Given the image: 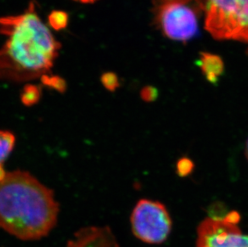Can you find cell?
<instances>
[{"mask_svg": "<svg viewBox=\"0 0 248 247\" xmlns=\"http://www.w3.org/2000/svg\"><path fill=\"white\" fill-rule=\"evenodd\" d=\"M7 172L5 171L4 168L2 165H0V182H2V180L4 179Z\"/></svg>", "mask_w": 248, "mask_h": 247, "instance_id": "16", "label": "cell"}, {"mask_svg": "<svg viewBox=\"0 0 248 247\" xmlns=\"http://www.w3.org/2000/svg\"><path fill=\"white\" fill-rule=\"evenodd\" d=\"M52 189L27 171L7 172L0 182V228L20 240H40L57 223Z\"/></svg>", "mask_w": 248, "mask_h": 247, "instance_id": "2", "label": "cell"}, {"mask_svg": "<svg viewBox=\"0 0 248 247\" xmlns=\"http://www.w3.org/2000/svg\"><path fill=\"white\" fill-rule=\"evenodd\" d=\"M41 96V90L40 88L35 85H28L24 87L21 93V100L24 105L27 106L37 104Z\"/></svg>", "mask_w": 248, "mask_h": 247, "instance_id": "10", "label": "cell"}, {"mask_svg": "<svg viewBox=\"0 0 248 247\" xmlns=\"http://www.w3.org/2000/svg\"><path fill=\"white\" fill-rule=\"evenodd\" d=\"M239 213L232 211L223 217H209L198 228L197 247H248V235L239 230Z\"/></svg>", "mask_w": 248, "mask_h": 247, "instance_id": "6", "label": "cell"}, {"mask_svg": "<svg viewBox=\"0 0 248 247\" xmlns=\"http://www.w3.org/2000/svg\"><path fill=\"white\" fill-rule=\"evenodd\" d=\"M65 247H120L108 226H88L74 233Z\"/></svg>", "mask_w": 248, "mask_h": 247, "instance_id": "7", "label": "cell"}, {"mask_svg": "<svg viewBox=\"0 0 248 247\" xmlns=\"http://www.w3.org/2000/svg\"><path fill=\"white\" fill-rule=\"evenodd\" d=\"M157 96H158V93H157V89L154 87H145L140 93L141 98L147 102H151V101L156 100Z\"/></svg>", "mask_w": 248, "mask_h": 247, "instance_id": "15", "label": "cell"}, {"mask_svg": "<svg viewBox=\"0 0 248 247\" xmlns=\"http://www.w3.org/2000/svg\"><path fill=\"white\" fill-rule=\"evenodd\" d=\"M78 2H84V3H89V2H94L97 1V0H75Z\"/></svg>", "mask_w": 248, "mask_h": 247, "instance_id": "17", "label": "cell"}, {"mask_svg": "<svg viewBox=\"0 0 248 247\" xmlns=\"http://www.w3.org/2000/svg\"><path fill=\"white\" fill-rule=\"evenodd\" d=\"M245 154H246V157L248 161V140L247 141L246 148H245Z\"/></svg>", "mask_w": 248, "mask_h": 247, "instance_id": "18", "label": "cell"}, {"mask_svg": "<svg viewBox=\"0 0 248 247\" xmlns=\"http://www.w3.org/2000/svg\"><path fill=\"white\" fill-rule=\"evenodd\" d=\"M101 81L104 86L110 91H114L119 86V81L114 73H106L102 76Z\"/></svg>", "mask_w": 248, "mask_h": 247, "instance_id": "14", "label": "cell"}, {"mask_svg": "<svg viewBox=\"0 0 248 247\" xmlns=\"http://www.w3.org/2000/svg\"><path fill=\"white\" fill-rule=\"evenodd\" d=\"M194 170V163L190 159L183 157L178 161L177 173L181 177H186L191 173Z\"/></svg>", "mask_w": 248, "mask_h": 247, "instance_id": "12", "label": "cell"}, {"mask_svg": "<svg viewBox=\"0 0 248 247\" xmlns=\"http://www.w3.org/2000/svg\"><path fill=\"white\" fill-rule=\"evenodd\" d=\"M0 33L7 38L0 49V79L28 81L51 70L60 45L33 3L23 14L0 18Z\"/></svg>", "mask_w": 248, "mask_h": 247, "instance_id": "1", "label": "cell"}, {"mask_svg": "<svg viewBox=\"0 0 248 247\" xmlns=\"http://www.w3.org/2000/svg\"><path fill=\"white\" fill-rule=\"evenodd\" d=\"M199 66L206 79L212 84L217 83L224 70L222 60L218 56L212 54H202L199 61Z\"/></svg>", "mask_w": 248, "mask_h": 247, "instance_id": "8", "label": "cell"}, {"mask_svg": "<svg viewBox=\"0 0 248 247\" xmlns=\"http://www.w3.org/2000/svg\"><path fill=\"white\" fill-rule=\"evenodd\" d=\"M43 82L45 85L49 86L52 89H56L57 91L63 92L65 89V84L63 79L58 77H51V76H45L43 77Z\"/></svg>", "mask_w": 248, "mask_h": 247, "instance_id": "13", "label": "cell"}, {"mask_svg": "<svg viewBox=\"0 0 248 247\" xmlns=\"http://www.w3.org/2000/svg\"><path fill=\"white\" fill-rule=\"evenodd\" d=\"M48 22L55 30L60 31L66 28L68 25V15L67 13L62 11H54L50 14Z\"/></svg>", "mask_w": 248, "mask_h": 247, "instance_id": "11", "label": "cell"}, {"mask_svg": "<svg viewBox=\"0 0 248 247\" xmlns=\"http://www.w3.org/2000/svg\"><path fill=\"white\" fill-rule=\"evenodd\" d=\"M199 9L197 0H157L155 19L166 36L186 41L199 31Z\"/></svg>", "mask_w": 248, "mask_h": 247, "instance_id": "3", "label": "cell"}, {"mask_svg": "<svg viewBox=\"0 0 248 247\" xmlns=\"http://www.w3.org/2000/svg\"><path fill=\"white\" fill-rule=\"evenodd\" d=\"M16 145V137L10 131L0 130V165L9 156Z\"/></svg>", "mask_w": 248, "mask_h": 247, "instance_id": "9", "label": "cell"}, {"mask_svg": "<svg viewBox=\"0 0 248 247\" xmlns=\"http://www.w3.org/2000/svg\"><path fill=\"white\" fill-rule=\"evenodd\" d=\"M132 231L138 239L150 244H159L170 233L172 222L164 205L142 199L137 203L131 217Z\"/></svg>", "mask_w": 248, "mask_h": 247, "instance_id": "5", "label": "cell"}, {"mask_svg": "<svg viewBox=\"0 0 248 247\" xmlns=\"http://www.w3.org/2000/svg\"><path fill=\"white\" fill-rule=\"evenodd\" d=\"M206 13V28L217 39L238 40L248 0H197Z\"/></svg>", "mask_w": 248, "mask_h": 247, "instance_id": "4", "label": "cell"}]
</instances>
